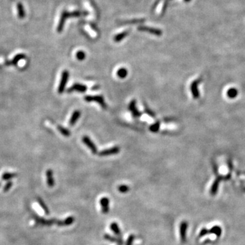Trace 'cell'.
<instances>
[{
    "label": "cell",
    "instance_id": "obj_1",
    "mask_svg": "<svg viewBox=\"0 0 245 245\" xmlns=\"http://www.w3.org/2000/svg\"><path fill=\"white\" fill-rule=\"evenodd\" d=\"M69 78V72L67 70H64L63 71L62 74H61V78L60 80V83H59V88H58V92L59 93H62L64 90H65L66 86L67 85Z\"/></svg>",
    "mask_w": 245,
    "mask_h": 245
},
{
    "label": "cell",
    "instance_id": "obj_2",
    "mask_svg": "<svg viewBox=\"0 0 245 245\" xmlns=\"http://www.w3.org/2000/svg\"><path fill=\"white\" fill-rule=\"evenodd\" d=\"M85 100L86 101H89V102H91V101H95V102H98L102 108H106V104L105 103L104 99L102 96L88 95V96H85Z\"/></svg>",
    "mask_w": 245,
    "mask_h": 245
},
{
    "label": "cell",
    "instance_id": "obj_3",
    "mask_svg": "<svg viewBox=\"0 0 245 245\" xmlns=\"http://www.w3.org/2000/svg\"><path fill=\"white\" fill-rule=\"evenodd\" d=\"M188 227V223L187 221H182L180 226V240L182 243L186 242L187 239V231Z\"/></svg>",
    "mask_w": 245,
    "mask_h": 245
},
{
    "label": "cell",
    "instance_id": "obj_4",
    "mask_svg": "<svg viewBox=\"0 0 245 245\" xmlns=\"http://www.w3.org/2000/svg\"><path fill=\"white\" fill-rule=\"evenodd\" d=\"M83 142L85 144V145H86V147H87L91 150V151H92L93 154H95V153H98V149H97V147H96L95 144H94V143L93 142V141L91 140L90 138L88 137V136H84V137L83 138Z\"/></svg>",
    "mask_w": 245,
    "mask_h": 245
},
{
    "label": "cell",
    "instance_id": "obj_5",
    "mask_svg": "<svg viewBox=\"0 0 245 245\" xmlns=\"http://www.w3.org/2000/svg\"><path fill=\"white\" fill-rule=\"evenodd\" d=\"M120 151V148L118 147H115L110 148H108V149H105L104 150H101L100 153H99V155L100 156H108V155H112L118 154Z\"/></svg>",
    "mask_w": 245,
    "mask_h": 245
},
{
    "label": "cell",
    "instance_id": "obj_6",
    "mask_svg": "<svg viewBox=\"0 0 245 245\" xmlns=\"http://www.w3.org/2000/svg\"><path fill=\"white\" fill-rule=\"evenodd\" d=\"M129 108H130V110L132 112L133 117L137 118L141 116V113L138 111L137 107H136V101L135 100H133L131 101L130 104V106H129Z\"/></svg>",
    "mask_w": 245,
    "mask_h": 245
},
{
    "label": "cell",
    "instance_id": "obj_7",
    "mask_svg": "<svg viewBox=\"0 0 245 245\" xmlns=\"http://www.w3.org/2000/svg\"><path fill=\"white\" fill-rule=\"evenodd\" d=\"M109 204H110V200L107 197H102L100 200V204L101 206V210L104 214H107L109 212Z\"/></svg>",
    "mask_w": 245,
    "mask_h": 245
},
{
    "label": "cell",
    "instance_id": "obj_8",
    "mask_svg": "<svg viewBox=\"0 0 245 245\" xmlns=\"http://www.w3.org/2000/svg\"><path fill=\"white\" fill-rule=\"evenodd\" d=\"M86 86L85 85H81V84H74V85L71 86V87L68 90V92H71L73 91H78V92L84 93L86 91Z\"/></svg>",
    "mask_w": 245,
    "mask_h": 245
},
{
    "label": "cell",
    "instance_id": "obj_9",
    "mask_svg": "<svg viewBox=\"0 0 245 245\" xmlns=\"http://www.w3.org/2000/svg\"><path fill=\"white\" fill-rule=\"evenodd\" d=\"M198 81H194L191 85V89L193 94V96L195 99H197L199 97V91L197 89V85H198Z\"/></svg>",
    "mask_w": 245,
    "mask_h": 245
},
{
    "label": "cell",
    "instance_id": "obj_10",
    "mask_svg": "<svg viewBox=\"0 0 245 245\" xmlns=\"http://www.w3.org/2000/svg\"><path fill=\"white\" fill-rule=\"evenodd\" d=\"M80 112L79 110H76L74 111L73 112L72 115H71V117L70 118V125L73 126L74 125V124L77 122L78 118H80Z\"/></svg>",
    "mask_w": 245,
    "mask_h": 245
},
{
    "label": "cell",
    "instance_id": "obj_11",
    "mask_svg": "<svg viewBox=\"0 0 245 245\" xmlns=\"http://www.w3.org/2000/svg\"><path fill=\"white\" fill-rule=\"evenodd\" d=\"M53 171L51 170H47L46 172V177H47V183L50 187H53L54 186V181L53 177Z\"/></svg>",
    "mask_w": 245,
    "mask_h": 245
},
{
    "label": "cell",
    "instance_id": "obj_12",
    "mask_svg": "<svg viewBox=\"0 0 245 245\" xmlns=\"http://www.w3.org/2000/svg\"><path fill=\"white\" fill-rule=\"evenodd\" d=\"M104 238L106 240V241H109L110 242H116V243H117L118 245H123V244L122 240L120 239V238H117L113 237V236H110V235H109V234H105L104 235Z\"/></svg>",
    "mask_w": 245,
    "mask_h": 245
},
{
    "label": "cell",
    "instance_id": "obj_13",
    "mask_svg": "<svg viewBox=\"0 0 245 245\" xmlns=\"http://www.w3.org/2000/svg\"><path fill=\"white\" fill-rule=\"evenodd\" d=\"M209 233L210 234H214L216 235L217 236L219 237L221 235L222 233V229L221 227L218 226H215L214 227H212L211 229L209 230Z\"/></svg>",
    "mask_w": 245,
    "mask_h": 245
},
{
    "label": "cell",
    "instance_id": "obj_14",
    "mask_svg": "<svg viewBox=\"0 0 245 245\" xmlns=\"http://www.w3.org/2000/svg\"><path fill=\"white\" fill-rule=\"evenodd\" d=\"M110 228L112 229V231L115 233L116 235H117L118 236H121V229L119 228V227L118 226V225L117 223L113 222L110 225Z\"/></svg>",
    "mask_w": 245,
    "mask_h": 245
},
{
    "label": "cell",
    "instance_id": "obj_15",
    "mask_svg": "<svg viewBox=\"0 0 245 245\" xmlns=\"http://www.w3.org/2000/svg\"><path fill=\"white\" fill-rule=\"evenodd\" d=\"M127 74H128L127 70L124 68L119 69V70L117 71V73L118 77L120 78H125L126 76H127Z\"/></svg>",
    "mask_w": 245,
    "mask_h": 245
},
{
    "label": "cell",
    "instance_id": "obj_16",
    "mask_svg": "<svg viewBox=\"0 0 245 245\" xmlns=\"http://www.w3.org/2000/svg\"><path fill=\"white\" fill-rule=\"evenodd\" d=\"M58 130L61 134L63 135L64 136H66V137H68V136H70V131H69L68 129H66L65 127H62V126H60V125H58Z\"/></svg>",
    "mask_w": 245,
    "mask_h": 245
},
{
    "label": "cell",
    "instance_id": "obj_17",
    "mask_svg": "<svg viewBox=\"0 0 245 245\" xmlns=\"http://www.w3.org/2000/svg\"><path fill=\"white\" fill-rule=\"evenodd\" d=\"M218 187H219V180H216L214 182L213 184H212V186L210 189V194L211 195H215L217 194Z\"/></svg>",
    "mask_w": 245,
    "mask_h": 245
},
{
    "label": "cell",
    "instance_id": "obj_18",
    "mask_svg": "<svg viewBox=\"0 0 245 245\" xmlns=\"http://www.w3.org/2000/svg\"><path fill=\"white\" fill-rule=\"evenodd\" d=\"M159 127H160V122L159 121H157V122L155 123L154 124L150 125V130L152 132H158V130H159Z\"/></svg>",
    "mask_w": 245,
    "mask_h": 245
},
{
    "label": "cell",
    "instance_id": "obj_19",
    "mask_svg": "<svg viewBox=\"0 0 245 245\" xmlns=\"http://www.w3.org/2000/svg\"><path fill=\"white\" fill-rule=\"evenodd\" d=\"M118 190L119 191V192L123 193V194H125V193H127L129 191L130 188H129V187L127 186V185H120V186L118 187Z\"/></svg>",
    "mask_w": 245,
    "mask_h": 245
},
{
    "label": "cell",
    "instance_id": "obj_20",
    "mask_svg": "<svg viewBox=\"0 0 245 245\" xmlns=\"http://www.w3.org/2000/svg\"><path fill=\"white\" fill-rule=\"evenodd\" d=\"M74 221V218L73 217H70L63 221V226H69V225H71L73 223V222Z\"/></svg>",
    "mask_w": 245,
    "mask_h": 245
},
{
    "label": "cell",
    "instance_id": "obj_21",
    "mask_svg": "<svg viewBox=\"0 0 245 245\" xmlns=\"http://www.w3.org/2000/svg\"><path fill=\"white\" fill-rule=\"evenodd\" d=\"M14 176H16V174H13V173H5V174H4L3 176H2V179L4 180H8Z\"/></svg>",
    "mask_w": 245,
    "mask_h": 245
},
{
    "label": "cell",
    "instance_id": "obj_22",
    "mask_svg": "<svg viewBox=\"0 0 245 245\" xmlns=\"http://www.w3.org/2000/svg\"><path fill=\"white\" fill-rule=\"evenodd\" d=\"M144 110H145V112L147 113V115L150 116V117H155V112H153V111H152L151 110H150V109L149 108H148V106H145Z\"/></svg>",
    "mask_w": 245,
    "mask_h": 245
},
{
    "label": "cell",
    "instance_id": "obj_23",
    "mask_svg": "<svg viewBox=\"0 0 245 245\" xmlns=\"http://www.w3.org/2000/svg\"><path fill=\"white\" fill-rule=\"evenodd\" d=\"M76 57L80 61H83L85 58V53L83 51H79L76 54Z\"/></svg>",
    "mask_w": 245,
    "mask_h": 245
},
{
    "label": "cell",
    "instance_id": "obj_24",
    "mask_svg": "<svg viewBox=\"0 0 245 245\" xmlns=\"http://www.w3.org/2000/svg\"><path fill=\"white\" fill-rule=\"evenodd\" d=\"M133 240H134V236H133V235H130V236L128 238L125 245H132Z\"/></svg>",
    "mask_w": 245,
    "mask_h": 245
},
{
    "label": "cell",
    "instance_id": "obj_25",
    "mask_svg": "<svg viewBox=\"0 0 245 245\" xmlns=\"http://www.w3.org/2000/svg\"><path fill=\"white\" fill-rule=\"evenodd\" d=\"M127 35V34H119V35H118V36H117L115 37V40L116 41V42H119V41H121V39H122L123 38H124V37Z\"/></svg>",
    "mask_w": 245,
    "mask_h": 245
},
{
    "label": "cell",
    "instance_id": "obj_26",
    "mask_svg": "<svg viewBox=\"0 0 245 245\" xmlns=\"http://www.w3.org/2000/svg\"><path fill=\"white\" fill-rule=\"evenodd\" d=\"M208 234H209V230H207V229H206V228L202 229L200 232V237L204 236H205V235H206Z\"/></svg>",
    "mask_w": 245,
    "mask_h": 245
},
{
    "label": "cell",
    "instance_id": "obj_27",
    "mask_svg": "<svg viewBox=\"0 0 245 245\" xmlns=\"http://www.w3.org/2000/svg\"><path fill=\"white\" fill-rule=\"evenodd\" d=\"M39 204L41 205V206L42 207V209L44 210V211H45L46 214H48V210L47 209V208H46V205L44 204H43V202L42 201V200H39Z\"/></svg>",
    "mask_w": 245,
    "mask_h": 245
},
{
    "label": "cell",
    "instance_id": "obj_28",
    "mask_svg": "<svg viewBox=\"0 0 245 245\" xmlns=\"http://www.w3.org/2000/svg\"><path fill=\"white\" fill-rule=\"evenodd\" d=\"M12 183L10 182H9L8 183V184H7V185H6V187H4V191H8L9 189H10L11 187H12Z\"/></svg>",
    "mask_w": 245,
    "mask_h": 245
},
{
    "label": "cell",
    "instance_id": "obj_29",
    "mask_svg": "<svg viewBox=\"0 0 245 245\" xmlns=\"http://www.w3.org/2000/svg\"><path fill=\"white\" fill-rule=\"evenodd\" d=\"M23 57H24V56L23 55H22V54H20V55H18L17 57H16L15 58H14V62H17V61H18L19 60H20V59H21V58H23Z\"/></svg>",
    "mask_w": 245,
    "mask_h": 245
},
{
    "label": "cell",
    "instance_id": "obj_30",
    "mask_svg": "<svg viewBox=\"0 0 245 245\" xmlns=\"http://www.w3.org/2000/svg\"><path fill=\"white\" fill-rule=\"evenodd\" d=\"M229 92L231 93H229V96H231V97H234V96L236 95V91L235 90H232L231 91H229Z\"/></svg>",
    "mask_w": 245,
    "mask_h": 245
},
{
    "label": "cell",
    "instance_id": "obj_31",
    "mask_svg": "<svg viewBox=\"0 0 245 245\" xmlns=\"http://www.w3.org/2000/svg\"><path fill=\"white\" fill-rule=\"evenodd\" d=\"M186 1H190V0H186Z\"/></svg>",
    "mask_w": 245,
    "mask_h": 245
}]
</instances>
